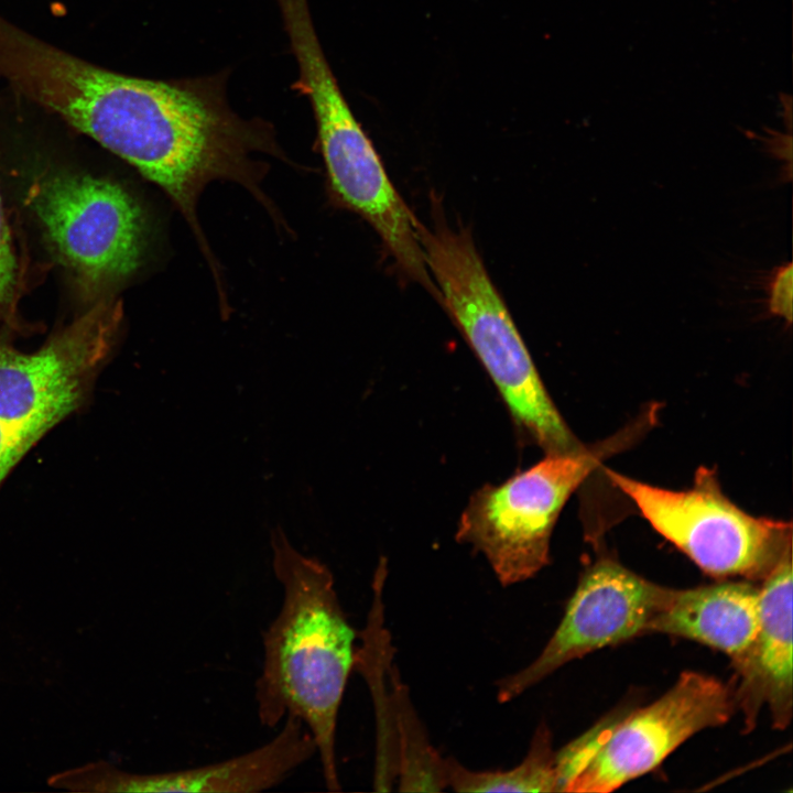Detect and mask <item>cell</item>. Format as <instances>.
I'll list each match as a JSON object with an SVG mask.
<instances>
[{
    "instance_id": "obj_4",
    "label": "cell",
    "mask_w": 793,
    "mask_h": 793,
    "mask_svg": "<svg viewBox=\"0 0 793 793\" xmlns=\"http://www.w3.org/2000/svg\"><path fill=\"white\" fill-rule=\"evenodd\" d=\"M314 109L319 149L335 202L377 232L399 271L438 300L419 238V219L395 189L372 142L349 109L323 54L307 0H278Z\"/></svg>"
},
{
    "instance_id": "obj_19",
    "label": "cell",
    "mask_w": 793,
    "mask_h": 793,
    "mask_svg": "<svg viewBox=\"0 0 793 793\" xmlns=\"http://www.w3.org/2000/svg\"><path fill=\"white\" fill-rule=\"evenodd\" d=\"M792 264L779 267L772 274L769 285V309L774 315L792 322Z\"/></svg>"
},
{
    "instance_id": "obj_13",
    "label": "cell",
    "mask_w": 793,
    "mask_h": 793,
    "mask_svg": "<svg viewBox=\"0 0 793 793\" xmlns=\"http://www.w3.org/2000/svg\"><path fill=\"white\" fill-rule=\"evenodd\" d=\"M759 627V587L747 580L671 588L648 633L681 637L727 654L731 664L751 645Z\"/></svg>"
},
{
    "instance_id": "obj_9",
    "label": "cell",
    "mask_w": 793,
    "mask_h": 793,
    "mask_svg": "<svg viewBox=\"0 0 793 793\" xmlns=\"http://www.w3.org/2000/svg\"><path fill=\"white\" fill-rule=\"evenodd\" d=\"M118 323L115 304L101 302L34 351L0 343V420L48 432L82 408L111 352Z\"/></svg>"
},
{
    "instance_id": "obj_5",
    "label": "cell",
    "mask_w": 793,
    "mask_h": 793,
    "mask_svg": "<svg viewBox=\"0 0 793 793\" xmlns=\"http://www.w3.org/2000/svg\"><path fill=\"white\" fill-rule=\"evenodd\" d=\"M653 409L608 439L546 455L499 485L477 490L456 533L481 553L503 586L522 583L546 564L557 518L571 495L608 457L630 445L653 422Z\"/></svg>"
},
{
    "instance_id": "obj_2",
    "label": "cell",
    "mask_w": 793,
    "mask_h": 793,
    "mask_svg": "<svg viewBox=\"0 0 793 793\" xmlns=\"http://www.w3.org/2000/svg\"><path fill=\"white\" fill-rule=\"evenodd\" d=\"M270 541L282 601L262 634L257 716L268 728L278 727L286 716L300 719L315 742L326 789L339 791L337 721L355 670L357 633L329 568L296 551L280 526L271 530Z\"/></svg>"
},
{
    "instance_id": "obj_14",
    "label": "cell",
    "mask_w": 793,
    "mask_h": 793,
    "mask_svg": "<svg viewBox=\"0 0 793 793\" xmlns=\"http://www.w3.org/2000/svg\"><path fill=\"white\" fill-rule=\"evenodd\" d=\"M382 582L374 580L373 600L361 645L356 651L355 670L359 671L371 691L377 728L373 784L377 791H388L397 781L395 724L393 710L392 651L383 627Z\"/></svg>"
},
{
    "instance_id": "obj_8",
    "label": "cell",
    "mask_w": 793,
    "mask_h": 793,
    "mask_svg": "<svg viewBox=\"0 0 793 793\" xmlns=\"http://www.w3.org/2000/svg\"><path fill=\"white\" fill-rule=\"evenodd\" d=\"M30 204L56 257L89 291L118 282L140 265L143 213L119 184L55 175L33 186Z\"/></svg>"
},
{
    "instance_id": "obj_15",
    "label": "cell",
    "mask_w": 793,
    "mask_h": 793,
    "mask_svg": "<svg viewBox=\"0 0 793 793\" xmlns=\"http://www.w3.org/2000/svg\"><path fill=\"white\" fill-rule=\"evenodd\" d=\"M447 786L456 792H557L556 751L541 724L524 759L509 770H471L446 758Z\"/></svg>"
},
{
    "instance_id": "obj_7",
    "label": "cell",
    "mask_w": 793,
    "mask_h": 793,
    "mask_svg": "<svg viewBox=\"0 0 793 793\" xmlns=\"http://www.w3.org/2000/svg\"><path fill=\"white\" fill-rule=\"evenodd\" d=\"M737 711L730 682L695 671L648 706L600 723L572 741L576 765L564 792L605 793L655 769L700 730Z\"/></svg>"
},
{
    "instance_id": "obj_10",
    "label": "cell",
    "mask_w": 793,
    "mask_h": 793,
    "mask_svg": "<svg viewBox=\"0 0 793 793\" xmlns=\"http://www.w3.org/2000/svg\"><path fill=\"white\" fill-rule=\"evenodd\" d=\"M670 591L609 556L598 557L583 572L541 653L522 670L498 681V700H513L571 661L647 634Z\"/></svg>"
},
{
    "instance_id": "obj_11",
    "label": "cell",
    "mask_w": 793,
    "mask_h": 793,
    "mask_svg": "<svg viewBox=\"0 0 793 793\" xmlns=\"http://www.w3.org/2000/svg\"><path fill=\"white\" fill-rule=\"evenodd\" d=\"M316 756L305 725L286 716L265 743L221 761L178 770L135 773L98 760L52 774L51 787L88 793H258L281 784Z\"/></svg>"
},
{
    "instance_id": "obj_12",
    "label": "cell",
    "mask_w": 793,
    "mask_h": 793,
    "mask_svg": "<svg viewBox=\"0 0 793 793\" xmlns=\"http://www.w3.org/2000/svg\"><path fill=\"white\" fill-rule=\"evenodd\" d=\"M730 681L737 711L750 732L767 707L772 726L785 729L793 714L792 554L759 587V627L745 653L731 664Z\"/></svg>"
},
{
    "instance_id": "obj_17",
    "label": "cell",
    "mask_w": 793,
    "mask_h": 793,
    "mask_svg": "<svg viewBox=\"0 0 793 793\" xmlns=\"http://www.w3.org/2000/svg\"><path fill=\"white\" fill-rule=\"evenodd\" d=\"M37 442L39 438L33 432L0 420V486Z\"/></svg>"
},
{
    "instance_id": "obj_6",
    "label": "cell",
    "mask_w": 793,
    "mask_h": 793,
    "mask_svg": "<svg viewBox=\"0 0 793 793\" xmlns=\"http://www.w3.org/2000/svg\"><path fill=\"white\" fill-rule=\"evenodd\" d=\"M607 476L707 575L762 582L792 554L791 523L745 512L724 495L709 468H698L685 490L654 487L613 470Z\"/></svg>"
},
{
    "instance_id": "obj_3",
    "label": "cell",
    "mask_w": 793,
    "mask_h": 793,
    "mask_svg": "<svg viewBox=\"0 0 793 793\" xmlns=\"http://www.w3.org/2000/svg\"><path fill=\"white\" fill-rule=\"evenodd\" d=\"M417 231L442 305L490 376L518 430L545 455L582 448L547 393L470 231L448 225L435 200L432 226L420 221Z\"/></svg>"
},
{
    "instance_id": "obj_16",
    "label": "cell",
    "mask_w": 793,
    "mask_h": 793,
    "mask_svg": "<svg viewBox=\"0 0 793 793\" xmlns=\"http://www.w3.org/2000/svg\"><path fill=\"white\" fill-rule=\"evenodd\" d=\"M399 791L438 792L447 786L446 758L430 742L394 666L392 672Z\"/></svg>"
},
{
    "instance_id": "obj_1",
    "label": "cell",
    "mask_w": 793,
    "mask_h": 793,
    "mask_svg": "<svg viewBox=\"0 0 793 793\" xmlns=\"http://www.w3.org/2000/svg\"><path fill=\"white\" fill-rule=\"evenodd\" d=\"M0 79L128 162L189 221L208 182L250 178L245 131L196 93L100 67L2 15Z\"/></svg>"
},
{
    "instance_id": "obj_18",
    "label": "cell",
    "mask_w": 793,
    "mask_h": 793,
    "mask_svg": "<svg viewBox=\"0 0 793 793\" xmlns=\"http://www.w3.org/2000/svg\"><path fill=\"white\" fill-rule=\"evenodd\" d=\"M17 261L0 195V314L12 297Z\"/></svg>"
}]
</instances>
